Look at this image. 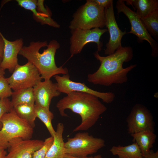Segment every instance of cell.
I'll return each instance as SVG.
<instances>
[{"label": "cell", "instance_id": "7c38bea8", "mask_svg": "<svg viewBox=\"0 0 158 158\" xmlns=\"http://www.w3.org/2000/svg\"><path fill=\"white\" fill-rule=\"evenodd\" d=\"M43 142L37 139L13 138L9 142L8 153L6 158H32L34 152L41 147Z\"/></svg>", "mask_w": 158, "mask_h": 158}, {"label": "cell", "instance_id": "6da1fadb", "mask_svg": "<svg viewBox=\"0 0 158 158\" xmlns=\"http://www.w3.org/2000/svg\"><path fill=\"white\" fill-rule=\"evenodd\" d=\"M99 61L100 66L97 70L87 75V81L95 85L109 86L113 84H122L126 82L128 74L136 66L135 64L123 68L124 62L131 60L133 57L132 48L122 47L112 54L102 56L96 51L94 53Z\"/></svg>", "mask_w": 158, "mask_h": 158}, {"label": "cell", "instance_id": "9c48e42d", "mask_svg": "<svg viewBox=\"0 0 158 158\" xmlns=\"http://www.w3.org/2000/svg\"><path fill=\"white\" fill-rule=\"evenodd\" d=\"M126 122L128 133L130 135L146 130L154 131L155 123L152 115L143 104H137L134 106Z\"/></svg>", "mask_w": 158, "mask_h": 158}, {"label": "cell", "instance_id": "e0dca14e", "mask_svg": "<svg viewBox=\"0 0 158 158\" xmlns=\"http://www.w3.org/2000/svg\"><path fill=\"white\" fill-rule=\"evenodd\" d=\"M64 126L63 123H58L55 133L53 136V143L44 158H63L65 154L64 142L63 138Z\"/></svg>", "mask_w": 158, "mask_h": 158}, {"label": "cell", "instance_id": "3957f363", "mask_svg": "<svg viewBox=\"0 0 158 158\" xmlns=\"http://www.w3.org/2000/svg\"><path fill=\"white\" fill-rule=\"evenodd\" d=\"M59 43L53 40L48 44L47 42H32L28 46L23 47L19 54L26 58L37 69L42 79L50 80L53 76L59 74L68 73L66 68L58 67L55 56Z\"/></svg>", "mask_w": 158, "mask_h": 158}, {"label": "cell", "instance_id": "836d02e7", "mask_svg": "<svg viewBox=\"0 0 158 158\" xmlns=\"http://www.w3.org/2000/svg\"><path fill=\"white\" fill-rule=\"evenodd\" d=\"M5 73V70L0 67V78L1 77H4V75Z\"/></svg>", "mask_w": 158, "mask_h": 158}, {"label": "cell", "instance_id": "4dcf8cb0", "mask_svg": "<svg viewBox=\"0 0 158 158\" xmlns=\"http://www.w3.org/2000/svg\"><path fill=\"white\" fill-rule=\"evenodd\" d=\"M146 158H158V151L154 152L152 150H151L150 153Z\"/></svg>", "mask_w": 158, "mask_h": 158}, {"label": "cell", "instance_id": "484cf974", "mask_svg": "<svg viewBox=\"0 0 158 158\" xmlns=\"http://www.w3.org/2000/svg\"><path fill=\"white\" fill-rule=\"evenodd\" d=\"M9 84L8 83L6 78L4 77L0 78V99L8 98L12 94Z\"/></svg>", "mask_w": 158, "mask_h": 158}, {"label": "cell", "instance_id": "8fae6325", "mask_svg": "<svg viewBox=\"0 0 158 158\" xmlns=\"http://www.w3.org/2000/svg\"><path fill=\"white\" fill-rule=\"evenodd\" d=\"M58 89L61 93L66 94L72 92H85L93 95L101 99L106 103H110L115 98L114 94L111 92H101L93 90L88 87L84 83L77 82L71 80L69 74L54 76Z\"/></svg>", "mask_w": 158, "mask_h": 158}, {"label": "cell", "instance_id": "9a60e30c", "mask_svg": "<svg viewBox=\"0 0 158 158\" xmlns=\"http://www.w3.org/2000/svg\"><path fill=\"white\" fill-rule=\"evenodd\" d=\"M4 42V47L3 59L0 67L5 70L8 69L13 73L18 63V55L23 47V39L20 38L14 41L7 40L0 32Z\"/></svg>", "mask_w": 158, "mask_h": 158}, {"label": "cell", "instance_id": "277c9868", "mask_svg": "<svg viewBox=\"0 0 158 158\" xmlns=\"http://www.w3.org/2000/svg\"><path fill=\"white\" fill-rule=\"evenodd\" d=\"M69 26L71 30L102 28L105 26L104 8L92 0H87L74 13Z\"/></svg>", "mask_w": 158, "mask_h": 158}, {"label": "cell", "instance_id": "cb8c5ba5", "mask_svg": "<svg viewBox=\"0 0 158 158\" xmlns=\"http://www.w3.org/2000/svg\"><path fill=\"white\" fill-rule=\"evenodd\" d=\"M145 29L150 34L158 40V9L147 17L140 18Z\"/></svg>", "mask_w": 158, "mask_h": 158}, {"label": "cell", "instance_id": "5b68a950", "mask_svg": "<svg viewBox=\"0 0 158 158\" xmlns=\"http://www.w3.org/2000/svg\"><path fill=\"white\" fill-rule=\"evenodd\" d=\"M1 121L2 126L0 130V147L4 149L8 148L9 142L13 138L30 139L32 138L34 128L19 117L13 109L4 114Z\"/></svg>", "mask_w": 158, "mask_h": 158}, {"label": "cell", "instance_id": "f1b7e54d", "mask_svg": "<svg viewBox=\"0 0 158 158\" xmlns=\"http://www.w3.org/2000/svg\"><path fill=\"white\" fill-rule=\"evenodd\" d=\"M44 0H38L37 2V6L38 10L48 17H51L49 11L46 8L44 5Z\"/></svg>", "mask_w": 158, "mask_h": 158}, {"label": "cell", "instance_id": "4316f807", "mask_svg": "<svg viewBox=\"0 0 158 158\" xmlns=\"http://www.w3.org/2000/svg\"><path fill=\"white\" fill-rule=\"evenodd\" d=\"M13 108L8 98L0 99V130L2 126L1 121L2 116L5 113L11 111Z\"/></svg>", "mask_w": 158, "mask_h": 158}, {"label": "cell", "instance_id": "4fadbf2b", "mask_svg": "<svg viewBox=\"0 0 158 158\" xmlns=\"http://www.w3.org/2000/svg\"><path fill=\"white\" fill-rule=\"evenodd\" d=\"M104 10L105 26L110 35L109 40L106 44L104 54L108 55L113 54L122 47L121 40L127 32L126 31H122L118 26L115 17L113 5L104 8Z\"/></svg>", "mask_w": 158, "mask_h": 158}, {"label": "cell", "instance_id": "ac0fdd59", "mask_svg": "<svg viewBox=\"0 0 158 158\" xmlns=\"http://www.w3.org/2000/svg\"><path fill=\"white\" fill-rule=\"evenodd\" d=\"M128 5L136 9V13L140 18H145L158 9V0H125Z\"/></svg>", "mask_w": 158, "mask_h": 158}, {"label": "cell", "instance_id": "8992f818", "mask_svg": "<svg viewBox=\"0 0 158 158\" xmlns=\"http://www.w3.org/2000/svg\"><path fill=\"white\" fill-rule=\"evenodd\" d=\"M104 140L95 137L87 132H78L64 142L65 154L85 157L96 153L105 145Z\"/></svg>", "mask_w": 158, "mask_h": 158}, {"label": "cell", "instance_id": "83f0119b", "mask_svg": "<svg viewBox=\"0 0 158 158\" xmlns=\"http://www.w3.org/2000/svg\"><path fill=\"white\" fill-rule=\"evenodd\" d=\"M97 5L105 8L113 5L112 0H92Z\"/></svg>", "mask_w": 158, "mask_h": 158}, {"label": "cell", "instance_id": "52a82bcc", "mask_svg": "<svg viewBox=\"0 0 158 158\" xmlns=\"http://www.w3.org/2000/svg\"><path fill=\"white\" fill-rule=\"evenodd\" d=\"M116 7L117 13L123 12L128 18L131 25L130 31L127 33H132L138 38V41L141 42L144 40L150 44L152 49L151 56L156 57L158 55V44L150 34L143 25L140 18L136 12L127 6L124 0H118Z\"/></svg>", "mask_w": 158, "mask_h": 158}, {"label": "cell", "instance_id": "7a4b0ae2", "mask_svg": "<svg viewBox=\"0 0 158 158\" xmlns=\"http://www.w3.org/2000/svg\"><path fill=\"white\" fill-rule=\"evenodd\" d=\"M60 99L56 104L60 115L67 117L66 109L79 115L81 118L80 124L73 131L87 130L97 122L100 116L107 110V107L97 97L87 93L72 92Z\"/></svg>", "mask_w": 158, "mask_h": 158}, {"label": "cell", "instance_id": "ba28073f", "mask_svg": "<svg viewBox=\"0 0 158 158\" xmlns=\"http://www.w3.org/2000/svg\"><path fill=\"white\" fill-rule=\"evenodd\" d=\"M6 78L13 91L33 87L42 79L37 69L29 61L23 65L18 64L11 75Z\"/></svg>", "mask_w": 158, "mask_h": 158}, {"label": "cell", "instance_id": "d6986e66", "mask_svg": "<svg viewBox=\"0 0 158 158\" xmlns=\"http://www.w3.org/2000/svg\"><path fill=\"white\" fill-rule=\"evenodd\" d=\"M18 4L25 9L32 11L34 16L42 24H47L53 27L59 28L60 25L54 20L51 17L39 13L36 10L37 1L35 0H17Z\"/></svg>", "mask_w": 158, "mask_h": 158}, {"label": "cell", "instance_id": "f546056e", "mask_svg": "<svg viewBox=\"0 0 158 158\" xmlns=\"http://www.w3.org/2000/svg\"><path fill=\"white\" fill-rule=\"evenodd\" d=\"M0 32V61H1L3 56L4 42Z\"/></svg>", "mask_w": 158, "mask_h": 158}, {"label": "cell", "instance_id": "1f68e13d", "mask_svg": "<svg viewBox=\"0 0 158 158\" xmlns=\"http://www.w3.org/2000/svg\"><path fill=\"white\" fill-rule=\"evenodd\" d=\"M7 154L5 149L0 147V158H6Z\"/></svg>", "mask_w": 158, "mask_h": 158}, {"label": "cell", "instance_id": "603a6c76", "mask_svg": "<svg viewBox=\"0 0 158 158\" xmlns=\"http://www.w3.org/2000/svg\"><path fill=\"white\" fill-rule=\"evenodd\" d=\"M34 107L37 117L43 123L51 136L53 137L56 132L52 124V121L54 117L53 114L49 109L35 104Z\"/></svg>", "mask_w": 158, "mask_h": 158}, {"label": "cell", "instance_id": "d4e9b609", "mask_svg": "<svg viewBox=\"0 0 158 158\" xmlns=\"http://www.w3.org/2000/svg\"><path fill=\"white\" fill-rule=\"evenodd\" d=\"M53 140V137L51 136L46 138L44 141L41 147L34 152L32 158H44Z\"/></svg>", "mask_w": 158, "mask_h": 158}, {"label": "cell", "instance_id": "2e32d148", "mask_svg": "<svg viewBox=\"0 0 158 158\" xmlns=\"http://www.w3.org/2000/svg\"><path fill=\"white\" fill-rule=\"evenodd\" d=\"M130 135L133 138V141L136 142L138 146L143 157L146 158L155 142L156 135L154 132L146 130Z\"/></svg>", "mask_w": 158, "mask_h": 158}, {"label": "cell", "instance_id": "5bb4252c", "mask_svg": "<svg viewBox=\"0 0 158 158\" xmlns=\"http://www.w3.org/2000/svg\"><path fill=\"white\" fill-rule=\"evenodd\" d=\"M35 104L49 109L52 99L60 95L56 84L50 80L38 83L33 87Z\"/></svg>", "mask_w": 158, "mask_h": 158}, {"label": "cell", "instance_id": "d6a6232c", "mask_svg": "<svg viewBox=\"0 0 158 158\" xmlns=\"http://www.w3.org/2000/svg\"><path fill=\"white\" fill-rule=\"evenodd\" d=\"M63 158H94V157L92 156L91 157H76L73 156L69 154H65Z\"/></svg>", "mask_w": 158, "mask_h": 158}, {"label": "cell", "instance_id": "44dd1931", "mask_svg": "<svg viewBox=\"0 0 158 158\" xmlns=\"http://www.w3.org/2000/svg\"><path fill=\"white\" fill-rule=\"evenodd\" d=\"M11 101L13 107L21 104H35V98L33 87L14 91Z\"/></svg>", "mask_w": 158, "mask_h": 158}, {"label": "cell", "instance_id": "30bf717a", "mask_svg": "<svg viewBox=\"0 0 158 158\" xmlns=\"http://www.w3.org/2000/svg\"><path fill=\"white\" fill-rule=\"evenodd\" d=\"M107 29L95 28L88 30L76 29L71 30L70 52L71 57L80 53L85 46L90 42L97 44L98 52L102 50L103 43L100 40Z\"/></svg>", "mask_w": 158, "mask_h": 158}, {"label": "cell", "instance_id": "7402d4cb", "mask_svg": "<svg viewBox=\"0 0 158 158\" xmlns=\"http://www.w3.org/2000/svg\"><path fill=\"white\" fill-rule=\"evenodd\" d=\"M35 105V104H34ZM34 105L21 104L13 107L17 115L30 124L33 128L37 116L35 110Z\"/></svg>", "mask_w": 158, "mask_h": 158}, {"label": "cell", "instance_id": "d590c367", "mask_svg": "<svg viewBox=\"0 0 158 158\" xmlns=\"http://www.w3.org/2000/svg\"><path fill=\"white\" fill-rule=\"evenodd\" d=\"M1 61H0V63H1Z\"/></svg>", "mask_w": 158, "mask_h": 158}, {"label": "cell", "instance_id": "e575fe53", "mask_svg": "<svg viewBox=\"0 0 158 158\" xmlns=\"http://www.w3.org/2000/svg\"><path fill=\"white\" fill-rule=\"evenodd\" d=\"M94 158H102L101 155L100 154L97 155L94 157Z\"/></svg>", "mask_w": 158, "mask_h": 158}, {"label": "cell", "instance_id": "ffe728a7", "mask_svg": "<svg viewBox=\"0 0 158 158\" xmlns=\"http://www.w3.org/2000/svg\"><path fill=\"white\" fill-rule=\"evenodd\" d=\"M109 151L113 155H117L118 158H144L135 142L124 146H114Z\"/></svg>", "mask_w": 158, "mask_h": 158}]
</instances>
